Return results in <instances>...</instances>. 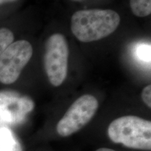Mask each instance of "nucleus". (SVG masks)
<instances>
[{"mask_svg": "<svg viewBox=\"0 0 151 151\" xmlns=\"http://www.w3.org/2000/svg\"><path fill=\"white\" fill-rule=\"evenodd\" d=\"M141 97L146 104L148 106L149 108L151 107V86L148 85L145 87L141 92Z\"/></svg>", "mask_w": 151, "mask_h": 151, "instance_id": "obj_11", "label": "nucleus"}, {"mask_svg": "<svg viewBox=\"0 0 151 151\" xmlns=\"http://www.w3.org/2000/svg\"><path fill=\"white\" fill-rule=\"evenodd\" d=\"M32 53L29 41L20 40L11 43L0 55V82L5 85L16 82Z\"/></svg>", "mask_w": 151, "mask_h": 151, "instance_id": "obj_5", "label": "nucleus"}, {"mask_svg": "<svg viewBox=\"0 0 151 151\" xmlns=\"http://www.w3.org/2000/svg\"><path fill=\"white\" fill-rule=\"evenodd\" d=\"M108 136L113 142L129 148L151 150V122L135 116H122L111 122Z\"/></svg>", "mask_w": 151, "mask_h": 151, "instance_id": "obj_2", "label": "nucleus"}, {"mask_svg": "<svg viewBox=\"0 0 151 151\" xmlns=\"http://www.w3.org/2000/svg\"><path fill=\"white\" fill-rule=\"evenodd\" d=\"M1 151H22L21 145L12 132L6 127L0 129Z\"/></svg>", "mask_w": 151, "mask_h": 151, "instance_id": "obj_7", "label": "nucleus"}, {"mask_svg": "<svg viewBox=\"0 0 151 151\" xmlns=\"http://www.w3.org/2000/svg\"><path fill=\"white\" fill-rule=\"evenodd\" d=\"M35 108L28 97H20L10 92L0 93V117L9 123H19Z\"/></svg>", "mask_w": 151, "mask_h": 151, "instance_id": "obj_6", "label": "nucleus"}, {"mask_svg": "<svg viewBox=\"0 0 151 151\" xmlns=\"http://www.w3.org/2000/svg\"><path fill=\"white\" fill-rule=\"evenodd\" d=\"M0 151H1V150H0Z\"/></svg>", "mask_w": 151, "mask_h": 151, "instance_id": "obj_14", "label": "nucleus"}, {"mask_svg": "<svg viewBox=\"0 0 151 151\" xmlns=\"http://www.w3.org/2000/svg\"><path fill=\"white\" fill-rule=\"evenodd\" d=\"M69 50L65 37L61 34H54L46 43L44 67L48 80L52 86L63 83L67 74Z\"/></svg>", "mask_w": 151, "mask_h": 151, "instance_id": "obj_3", "label": "nucleus"}, {"mask_svg": "<svg viewBox=\"0 0 151 151\" xmlns=\"http://www.w3.org/2000/svg\"><path fill=\"white\" fill-rule=\"evenodd\" d=\"M16 0H0V5L3 4L4 3H7V2H11V1H15Z\"/></svg>", "mask_w": 151, "mask_h": 151, "instance_id": "obj_13", "label": "nucleus"}, {"mask_svg": "<svg viewBox=\"0 0 151 151\" xmlns=\"http://www.w3.org/2000/svg\"><path fill=\"white\" fill-rule=\"evenodd\" d=\"M120 17L110 9L81 10L73 14L71 29L79 41L88 43L108 37L116 31Z\"/></svg>", "mask_w": 151, "mask_h": 151, "instance_id": "obj_1", "label": "nucleus"}, {"mask_svg": "<svg viewBox=\"0 0 151 151\" xmlns=\"http://www.w3.org/2000/svg\"><path fill=\"white\" fill-rule=\"evenodd\" d=\"M14 34L10 29L5 27L0 29V55L11 43L14 42Z\"/></svg>", "mask_w": 151, "mask_h": 151, "instance_id": "obj_10", "label": "nucleus"}, {"mask_svg": "<svg viewBox=\"0 0 151 151\" xmlns=\"http://www.w3.org/2000/svg\"><path fill=\"white\" fill-rule=\"evenodd\" d=\"M95 151H116L115 150H113V149L111 148H99L97 149V150Z\"/></svg>", "mask_w": 151, "mask_h": 151, "instance_id": "obj_12", "label": "nucleus"}, {"mask_svg": "<svg viewBox=\"0 0 151 151\" xmlns=\"http://www.w3.org/2000/svg\"><path fill=\"white\" fill-rule=\"evenodd\" d=\"M150 50V44H148V43L138 44L135 49V54L137 59L146 63H150L151 55Z\"/></svg>", "mask_w": 151, "mask_h": 151, "instance_id": "obj_9", "label": "nucleus"}, {"mask_svg": "<svg viewBox=\"0 0 151 151\" xmlns=\"http://www.w3.org/2000/svg\"><path fill=\"white\" fill-rule=\"evenodd\" d=\"M99 103L94 96L84 94L69 107L57 124V132L62 137L72 135L85 127L97 112Z\"/></svg>", "mask_w": 151, "mask_h": 151, "instance_id": "obj_4", "label": "nucleus"}, {"mask_svg": "<svg viewBox=\"0 0 151 151\" xmlns=\"http://www.w3.org/2000/svg\"><path fill=\"white\" fill-rule=\"evenodd\" d=\"M130 7L136 16H148L151 14V0H130Z\"/></svg>", "mask_w": 151, "mask_h": 151, "instance_id": "obj_8", "label": "nucleus"}]
</instances>
